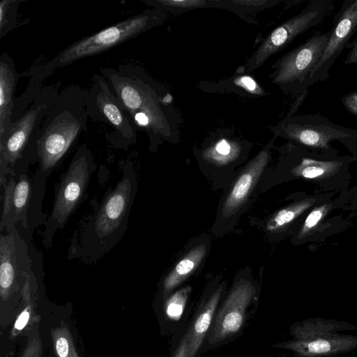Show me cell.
<instances>
[{
  "mask_svg": "<svg viewBox=\"0 0 357 357\" xmlns=\"http://www.w3.org/2000/svg\"><path fill=\"white\" fill-rule=\"evenodd\" d=\"M122 176L105 196L100 206L82 226L73 243V257L85 262L96 261L109 252L123 237L137 191V178L132 162L127 160Z\"/></svg>",
  "mask_w": 357,
  "mask_h": 357,
  "instance_id": "1",
  "label": "cell"
},
{
  "mask_svg": "<svg viewBox=\"0 0 357 357\" xmlns=\"http://www.w3.org/2000/svg\"><path fill=\"white\" fill-rule=\"evenodd\" d=\"M165 11L154 8L129 17L98 32L79 39L62 50L48 61L27 73L29 81L22 96L33 100L43 89L42 84L57 68L78 60L95 56L113 48L161 24Z\"/></svg>",
  "mask_w": 357,
  "mask_h": 357,
  "instance_id": "2",
  "label": "cell"
},
{
  "mask_svg": "<svg viewBox=\"0 0 357 357\" xmlns=\"http://www.w3.org/2000/svg\"><path fill=\"white\" fill-rule=\"evenodd\" d=\"M100 71L137 129L146 132L151 144L169 137L171 126L155 85L139 66L125 64L100 68Z\"/></svg>",
  "mask_w": 357,
  "mask_h": 357,
  "instance_id": "3",
  "label": "cell"
},
{
  "mask_svg": "<svg viewBox=\"0 0 357 357\" xmlns=\"http://www.w3.org/2000/svg\"><path fill=\"white\" fill-rule=\"evenodd\" d=\"M87 90L77 84L62 89L46 114L38 142V170L48 177L86 130Z\"/></svg>",
  "mask_w": 357,
  "mask_h": 357,
  "instance_id": "4",
  "label": "cell"
},
{
  "mask_svg": "<svg viewBox=\"0 0 357 357\" xmlns=\"http://www.w3.org/2000/svg\"><path fill=\"white\" fill-rule=\"evenodd\" d=\"M57 84L43 86L32 104L13 123L6 137L0 142L1 187L8 174L27 172L38 161V142L44 119L58 95Z\"/></svg>",
  "mask_w": 357,
  "mask_h": 357,
  "instance_id": "5",
  "label": "cell"
},
{
  "mask_svg": "<svg viewBox=\"0 0 357 357\" xmlns=\"http://www.w3.org/2000/svg\"><path fill=\"white\" fill-rule=\"evenodd\" d=\"M93 156L86 144L79 147L56 186L50 215L44 224L43 243L52 245L54 234L61 229L82 199L93 172Z\"/></svg>",
  "mask_w": 357,
  "mask_h": 357,
  "instance_id": "6",
  "label": "cell"
},
{
  "mask_svg": "<svg viewBox=\"0 0 357 357\" xmlns=\"http://www.w3.org/2000/svg\"><path fill=\"white\" fill-rule=\"evenodd\" d=\"M86 109L89 118L112 128L109 141L114 147L127 149L136 143L137 127L102 75H93L87 91Z\"/></svg>",
  "mask_w": 357,
  "mask_h": 357,
  "instance_id": "7",
  "label": "cell"
},
{
  "mask_svg": "<svg viewBox=\"0 0 357 357\" xmlns=\"http://www.w3.org/2000/svg\"><path fill=\"white\" fill-rule=\"evenodd\" d=\"M335 8L333 0H312L297 15L273 29L247 63L249 71L261 67L268 59L288 46L298 36L321 24Z\"/></svg>",
  "mask_w": 357,
  "mask_h": 357,
  "instance_id": "8",
  "label": "cell"
},
{
  "mask_svg": "<svg viewBox=\"0 0 357 357\" xmlns=\"http://www.w3.org/2000/svg\"><path fill=\"white\" fill-rule=\"evenodd\" d=\"M331 31V29L317 33L284 54L273 65L272 82L285 92L299 95L307 90L309 77L324 53Z\"/></svg>",
  "mask_w": 357,
  "mask_h": 357,
  "instance_id": "9",
  "label": "cell"
},
{
  "mask_svg": "<svg viewBox=\"0 0 357 357\" xmlns=\"http://www.w3.org/2000/svg\"><path fill=\"white\" fill-rule=\"evenodd\" d=\"M275 131L301 145L324 149H328L332 140H357V130L337 125L319 114L287 115Z\"/></svg>",
  "mask_w": 357,
  "mask_h": 357,
  "instance_id": "10",
  "label": "cell"
},
{
  "mask_svg": "<svg viewBox=\"0 0 357 357\" xmlns=\"http://www.w3.org/2000/svg\"><path fill=\"white\" fill-rule=\"evenodd\" d=\"M331 30L324 53L309 77L308 87L329 77L332 66L357 31V0L343 1L333 19Z\"/></svg>",
  "mask_w": 357,
  "mask_h": 357,
  "instance_id": "11",
  "label": "cell"
},
{
  "mask_svg": "<svg viewBox=\"0 0 357 357\" xmlns=\"http://www.w3.org/2000/svg\"><path fill=\"white\" fill-rule=\"evenodd\" d=\"M254 294L255 288L250 281L241 280L235 284L215 317L208 337V344L222 341L241 329Z\"/></svg>",
  "mask_w": 357,
  "mask_h": 357,
  "instance_id": "12",
  "label": "cell"
},
{
  "mask_svg": "<svg viewBox=\"0 0 357 357\" xmlns=\"http://www.w3.org/2000/svg\"><path fill=\"white\" fill-rule=\"evenodd\" d=\"M268 146L261 150L241 171L231 185L221 208L222 216L234 215L246 202L269 160Z\"/></svg>",
  "mask_w": 357,
  "mask_h": 357,
  "instance_id": "13",
  "label": "cell"
},
{
  "mask_svg": "<svg viewBox=\"0 0 357 357\" xmlns=\"http://www.w3.org/2000/svg\"><path fill=\"white\" fill-rule=\"evenodd\" d=\"M19 76L13 59L7 53L0 56V142L12 126L14 92Z\"/></svg>",
  "mask_w": 357,
  "mask_h": 357,
  "instance_id": "14",
  "label": "cell"
},
{
  "mask_svg": "<svg viewBox=\"0 0 357 357\" xmlns=\"http://www.w3.org/2000/svg\"><path fill=\"white\" fill-rule=\"evenodd\" d=\"M13 176L16 177V183L13 195L10 215L4 229L16 227L20 224L24 230L26 226L28 209L33 195V178L29 177L27 172H22Z\"/></svg>",
  "mask_w": 357,
  "mask_h": 357,
  "instance_id": "15",
  "label": "cell"
},
{
  "mask_svg": "<svg viewBox=\"0 0 357 357\" xmlns=\"http://www.w3.org/2000/svg\"><path fill=\"white\" fill-rule=\"evenodd\" d=\"M222 291V287H220L212 294L187 333L189 357H195L199 351L211 326Z\"/></svg>",
  "mask_w": 357,
  "mask_h": 357,
  "instance_id": "16",
  "label": "cell"
},
{
  "mask_svg": "<svg viewBox=\"0 0 357 357\" xmlns=\"http://www.w3.org/2000/svg\"><path fill=\"white\" fill-rule=\"evenodd\" d=\"M206 250L205 244L197 245L177 262L164 280L165 295H167L196 270L204 259Z\"/></svg>",
  "mask_w": 357,
  "mask_h": 357,
  "instance_id": "17",
  "label": "cell"
},
{
  "mask_svg": "<svg viewBox=\"0 0 357 357\" xmlns=\"http://www.w3.org/2000/svg\"><path fill=\"white\" fill-rule=\"evenodd\" d=\"M142 1L154 8L172 13L203 8H223L222 0H142Z\"/></svg>",
  "mask_w": 357,
  "mask_h": 357,
  "instance_id": "18",
  "label": "cell"
},
{
  "mask_svg": "<svg viewBox=\"0 0 357 357\" xmlns=\"http://www.w3.org/2000/svg\"><path fill=\"white\" fill-rule=\"evenodd\" d=\"M23 0H2L0 2V38L13 31L17 24L19 5Z\"/></svg>",
  "mask_w": 357,
  "mask_h": 357,
  "instance_id": "19",
  "label": "cell"
},
{
  "mask_svg": "<svg viewBox=\"0 0 357 357\" xmlns=\"http://www.w3.org/2000/svg\"><path fill=\"white\" fill-rule=\"evenodd\" d=\"M278 3L269 0H223L224 8L237 12L258 11Z\"/></svg>",
  "mask_w": 357,
  "mask_h": 357,
  "instance_id": "20",
  "label": "cell"
},
{
  "mask_svg": "<svg viewBox=\"0 0 357 357\" xmlns=\"http://www.w3.org/2000/svg\"><path fill=\"white\" fill-rule=\"evenodd\" d=\"M236 153V147L227 140L222 139L206 153V157L215 163L225 164L235 158Z\"/></svg>",
  "mask_w": 357,
  "mask_h": 357,
  "instance_id": "21",
  "label": "cell"
},
{
  "mask_svg": "<svg viewBox=\"0 0 357 357\" xmlns=\"http://www.w3.org/2000/svg\"><path fill=\"white\" fill-rule=\"evenodd\" d=\"M190 290V287L182 288L169 298L166 305V312L169 317L178 319L181 317Z\"/></svg>",
  "mask_w": 357,
  "mask_h": 357,
  "instance_id": "22",
  "label": "cell"
},
{
  "mask_svg": "<svg viewBox=\"0 0 357 357\" xmlns=\"http://www.w3.org/2000/svg\"><path fill=\"white\" fill-rule=\"evenodd\" d=\"M16 183V177L10 175L6 184L4 185V192L3 196V207L1 215L0 231H2L9 219L11 208L12 199L14 188Z\"/></svg>",
  "mask_w": 357,
  "mask_h": 357,
  "instance_id": "23",
  "label": "cell"
},
{
  "mask_svg": "<svg viewBox=\"0 0 357 357\" xmlns=\"http://www.w3.org/2000/svg\"><path fill=\"white\" fill-rule=\"evenodd\" d=\"M340 100L344 107L357 117V90L344 95Z\"/></svg>",
  "mask_w": 357,
  "mask_h": 357,
  "instance_id": "24",
  "label": "cell"
},
{
  "mask_svg": "<svg viewBox=\"0 0 357 357\" xmlns=\"http://www.w3.org/2000/svg\"><path fill=\"white\" fill-rule=\"evenodd\" d=\"M346 48L349 50L344 64H357V38L349 42Z\"/></svg>",
  "mask_w": 357,
  "mask_h": 357,
  "instance_id": "25",
  "label": "cell"
},
{
  "mask_svg": "<svg viewBox=\"0 0 357 357\" xmlns=\"http://www.w3.org/2000/svg\"><path fill=\"white\" fill-rule=\"evenodd\" d=\"M324 169L320 166L309 165L302 170V175L308 178H315L324 173Z\"/></svg>",
  "mask_w": 357,
  "mask_h": 357,
  "instance_id": "26",
  "label": "cell"
},
{
  "mask_svg": "<svg viewBox=\"0 0 357 357\" xmlns=\"http://www.w3.org/2000/svg\"><path fill=\"white\" fill-rule=\"evenodd\" d=\"M322 216V209L317 208L312 211L307 217L305 222V227L310 229L317 224Z\"/></svg>",
  "mask_w": 357,
  "mask_h": 357,
  "instance_id": "27",
  "label": "cell"
},
{
  "mask_svg": "<svg viewBox=\"0 0 357 357\" xmlns=\"http://www.w3.org/2000/svg\"><path fill=\"white\" fill-rule=\"evenodd\" d=\"M174 357H189L188 355V339L185 335L180 342L176 350Z\"/></svg>",
  "mask_w": 357,
  "mask_h": 357,
  "instance_id": "28",
  "label": "cell"
},
{
  "mask_svg": "<svg viewBox=\"0 0 357 357\" xmlns=\"http://www.w3.org/2000/svg\"><path fill=\"white\" fill-rule=\"evenodd\" d=\"M29 319V311L28 308L25 309L18 317V319L15 321V328L17 330L22 329L28 322Z\"/></svg>",
  "mask_w": 357,
  "mask_h": 357,
  "instance_id": "29",
  "label": "cell"
},
{
  "mask_svg": "<svg viewBox=\"0 0 357 357\" xmlns=\"http://www.w3.org/2000/svg\"><path fill=\"white\" fill-rule=\"evenodd\" d=\"M241 82L243 83L247 89L250 90L255 89L256 86L255 82L250 77H242Z\"/></svg>",
  "mask_w": 357,
  "mask_h": 357,
  "instance_id": "30",
  "label": "cell"
}]
</instances>
